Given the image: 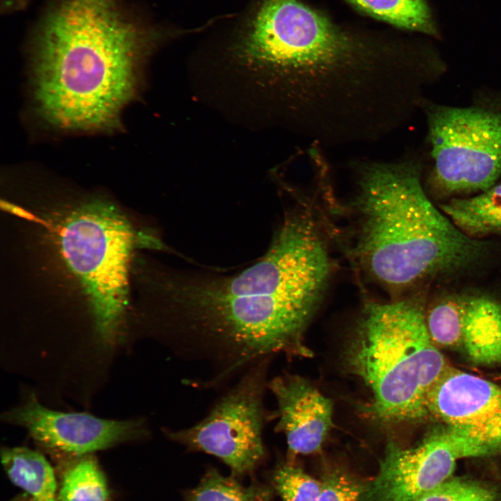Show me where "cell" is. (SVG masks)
<instances>
[{
	"instance_id": "7a4b0ae2",
	"label": "cell",
	"mask_w": 501,
	"mask_h": 501,
	"mask_svg": "<svg viewBox=\"0 0 501 501\" xmlns=\"http://www.w3.org/2000/svg\"><path fill=\"white\" fill-rule=\"evenodd\" d=\"M331 273L315 218L289 212L264 256L244 271L166 274L161 289L173 349L215 365L214 383L274 353L307 356L303 334Z\"/></svg>"
},
{
	"instance_id": "2e32d148",
	"label": "cell",
	"mask_w": 501,
	"mask_h": 501,
	"mask_svg": "<svg viewBox=\"0 0 501 501\" xmlns=\"http://www.w3.org/2000/svg\"><path fill=\"white\" fill-rule=\"evenodd\" d=\"M367 14L407 30L435 34L425 0H347Z\"/></svg>"
},
{
	"instance_id": "6da1fadb",
	"label": "cell",
	"mask_w": 501,
	"mask_h": 501,
	"mask_svg": "<svg viewBox=\"0 0 501 501\" xmlns=\"http://www.w3.org/2000/svg\"><path fill=\"white\" fill-rule=\"evenodd\" d=\"M230 51L266 76L285 124L317 145L392 134L419 80L408 45L342 27L299 0H254Z\"/></svg>"
},
{
	"instance_id": "4fadbf2b",
	"label": "cell",
	"mask_w": 501,
	"mask_h": 501,
	"mask_svg": "<svg viewBox=\"0 0 501 501\" xmlns=\"http://www.w3.org/2000/svg\"><path fill=\"white\" fill-rule=\"evenodd\" d=\"M269 389L277 404L276 429L286 436L293 454L318 452L333 426V404L308 380L285 375L271 380Z\"/></svg>"
},
{
	"instance_id": "ffe728a7",
	"label": "cell",
	"mask_w": 501,
	"mask_h": 501,
	"mask_svg": "<svg viewBox=\"0 0 501 501\" xmlns=\"http://www.w3.org/2000/svg\"><path fill=\"white\" fill-rule=\"evenodd\" d=\"M273 485L283 501H318L321 480L290 464L279 465L272 475Z\"/></svg>"
},
{
	"instance_id": "277c9868",
	"label": "cell",
	"mask_w": 501,
	"mask_h": 501,
	"mask_svg": "<svg viewBox=\"0 0 501 501\" xmlns=\"http://www.w3.org/2000/svg\"><path fill=\"white\" fill-rule=\"evenodd\" d=\"M358 167L356 251L380 283L406 287L466 267L484 253L483 242L463 233L431 202L417 160Z\"/></svg>"
},
{
	"instance_id": "5bb4252c",
	"label": "cell",
	"mask_w": 501,
	"mask_h": 501,
	"mask_svg": "<svg viewBox=\"0 0 501 501\" xmlns=\"http://www.w3.org/2000/svg\"><path fill=\"white\" fill-rule=\"evenodd\" d=\"M439 208L459 230L471 238L501 234V184L477 196L452 198Z\"/></svg>"
},
{
	"instance_id": "5b68a950",
	"label": "cell",
	"mask_w": 501,
	"mask_h": 501,
	"mask_svg": "<svg viewBox=\"0 0 501 501\" xmlns=\"http://www.w3.org/2000/svg\"><path fill=\"white\" fill-rule=\"evenodd\" d=\"M344 361L369 393L365 413L382 424L428 417L429 394L450 366L432 341L422 304L367 303Z\"/></svg>"
},
{
	"instance_id": "ba28073f",
	"label": "cell",
	"mask_w": 501,
	"mask_h": 501,
	"mask_svg": "<svg viewBox=\"0 0 501 501\" xmlns=\"http://www.w3.org/2000/svg\"><path fill=\"white\" fill-rule=\"evenodd\" d=\"M253 365L239 383L195 425L166 430L172 440L191 450L214 455L237 475L250 473L261 461L265 360Z\"/></svg>"
},
{
	"instance_id": "7c38bea8",
	"label": "cell",
	"mask_w": 501,
	"mask_h": 501,
	"mask_svg": "<svg viewBox=\"0 0 501 501\" xmlns=\"http://www.w3.org/2000/svg\"><path fill=\"white\" fill-rule=\"evenodd\" d=\"M434 343L462 353L471 363L501 365V304L484 296H450L426 314Z\"/></svg>"
},
{
	"instance_id": "8992f818",
	"label": "cell",
	"mask_w": 501,
	"mask_h": 501,
	"mask_svg": "<svg viewBox=\"0 0 501 501\" xmlns=\"http://www.w3.org/2000/svg\"><path fill=\"white\" fill-rule=\"evenodd\" d=\"M61 250L88 296L102 340L116 341L127 303L131 253L139 239L123 214L111 203L82 205L63 224Z\"/></svg>"
},
{
	"instance_id": "d6986e66",
	"label": "cell",
	"mask_w": 501,
	"mask_h": 501,
	"mask_svg": "<svg viewBox=\"0 0 501 501\" xmlns=\"http://www.w3.org/2000/svg\"><path fill=\"white\" fill-rule=\"evenodd\" d=\"M413 501H501V494L481 481L450 477Z\"/></svg>"
},
{
	"instance_id": "e0dca14e",
	"label": "cell",
	"mask_w": 501,
	"mask_h": 501,
	"mask_svg": "<svg viewBox=\"0 0 501 501\" xmlns=\"http://www.w3.org/2000/svg\"><path fill=\"white\" fill-rule=\"evenodd\" d=\"M58 496L59 501H107L106 482L94 459L84 456L65 472Z\"/></svg>"
},
{
	"instance_id": "603a6c76",
	"label": "cell",
	"mask_w": 501,
	"mask_h": 501,
	"mask_svg": "<svg viewBox=\"0 0 501 501\" xmlns=\"http://www.w3.org/2000/svg\"><path fill=\"white\" fill-rule=\"evenodd\" d=\"M29 0H6L3 7L5 11H15L22 10L29 3Z\"/></svg>"
},
{
	"instance_id": "3957f363",
	"label": "cell",
	"mask_w": 501,
	"mask_h": 501,
	"mask_svg": "<svg viewBox=\"0 0 501 501\" xmlns=\"http://www.w3.org/2000/svg\"><path fill=\"white\" fill-rule=\"evenodd\" d=\"M32 28L39 110L72 129L115 125L141 61L176 33L127 0H50Z\"/></svg>"
},
{
	"instance_id": "52a82bcc",
	"label": "cell",
	"mask_w": 501,
	"mask_h": 501,
	"mask_svg": "<svg viewBox=\"0 0 501 501\" xmlns=\"http://www.w3.org/2000/svg\"><path fill=\"white\" fill-rule=\"evenodd\" d=\"M432 180L443 193L482 192L501 176V90L468 106L429 104Z\"/></svg>"
},
{
	"instance_id": "9c48e42d",
	"label": "cell",
	"mask_w": 501,
	"mask_h": 501,
	"mask_svg": "<svg viewBox=\"0 0 501 501\" xmlns=\"http://www.w3.org/2000/svg\"><path fill=\"white\" fill-rule=\"evenodd\" d=\"M427 409L462 439L472 457L501 453V385L450 366L430 391Z\"/></svg>"
},
{
	"instance_id": "7402d4cb",
	"label": "cell",
	"mask_w": 501,
	"mask_h": 501,
	"mask_svg": "<svg viewBox=\"0 0 501 501\" xmlns=\"http://www.w3.org/2000/svg\"><path fill=\"white\" fill-rule=\"evenodd\" d=\"M1 207L11 214H13L16 216H20L22 218L33 221L34 222H37L38 223H42L45 225V223L41 221L38 217L34 216L33 214L27 212L26 210L24 209L23 208L17 206L11 202H9L8 201H4L3 200H1Z\"/></svg>"
},
{
	"instance_id": "ac0fdd59",
	"label": "cell",
	"mask_w": 501,
	"mask_h": 501,
	"mask_svg": "<svg viewBox=\"0 0 501 501\" xmlns=\"http://www.w3.org/2000/svg\"><path fill=\"white\" fill-rule=\"evenodd\" d=\"M186 498L187 501H271V491L260 484L244 486L210 469L200 484L188 492Z\"/></svg>"
},
{
	"instance_id": "30bf717a",
	"label": "cell",
	"mask_w": 501,
	"mask_h": 501,
	"mask_svg": "<svg viewBox=\"0 0 501 501\" xmlns=\"http://www.w3.org/2000/svg\"><path fill=\"white\" fill-rule=\"evenodd\" d=\"M465 457L462 445L445 428L413 447L390 442L362 501H413L450 479L456 461Z\"/></svg>"
},
{
	"instance_id": "8fae6325",
	"label": "cell",
	"mask_w": 501,
	"mask_h": 501,
	"mask_svg": "<svg viewBox=\"0 0 501 501\" xmlns=\"http://www.w3.org/2000/svg\"><path fill=\"white\" fill-rule=\"evenodd\" d=\"M4 419L26 429L44 447L78 456L140 438L147 431L140 420H110L84 413L52 411L33 395L22 406L5 413Z\"/></svg>"
},
{
	"instance_id": "9a60e30c",
	"label": "cell",
	"mask_w": 501,
	"mask_h": 501,
	"mask_svg": "<svg viewBox=\"0 0 501 501\" xmlns=\"http://www.w3.org/2000/svg\"><path fill=\"white\" fill-rule=\"evenodd\" d=\"M1 461L10 481L31 501H57L54 470L40 453L26 447L6 448Z\"/></svg>"
},
{
	"instance_id": "44dd1931",
	"label": "cell",
	"mask_w": 501,
	"mask_h": 501,
	"mask_svg": "<svg viewBox=\"0 0 501 501\" xmlns=\"http://www.w3.org/2000/svg\"><path fill=\"white\" fill-rule=\"evenodd\" d=\"M365 487L344 468H333L321 479L318 501H362Z\"/></svg>"
},
{
	"instance_id": "cb8c5ba5",
	"label": "cell",
	"mask_w": 501,
	"mask_h": 501,
	"mask_svg": "<svg viewBox=\"0 0 501 501\" xmlns=\"http://www.w3.org/2000/svg\"><path fill=\"white\" fill-rule=\"evenodd\" d=\"M494 379H495L496 381H498L501 382V374H498V375H495V376H494Z\"/></svg>"
}]
</instances>
